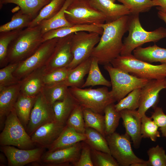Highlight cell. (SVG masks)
Wrapping results in <instances>:
<instances>
[{
	"instance_id": "cell-50",
	"label": "cell",
	"mask_w": 166,
	"mask_h": 166,
	"mask_svg": "<svg viewBox=\"0 0 166 166\" xmlns=\"http://www.w3.org/2000/svg\"><path fill=\"white\" fill-rule=\"evenodd\" d=\"M157 14L159 18L166 24V14L158 11Z\"/></svg>"
},
{
	"instance_id": "cell-30",
	"label": "cell",
	"mask_w": 166,
	"mask_h": 166,
	"mask_svg": "<svg viewBox=\"0 0 166 166\" xmlns=\"http://www.w3.org/2000/svg\"><path fill=\"white\" fill-rule=\"evenodd\" d=\"M69 91V87L64 81L45 85L41 93L46 101L52 105L64 99Z\"/></svg>"
},
{
	"instance_id": "cell-31",
	"label": "cell",
	"mask_w": 166,
	"mask_h": 166,
	"mask_svg": "<svg viewBox=\"0 0 166 166\" xmlns=\"http://www.w3.org/2000/svg\"><path fill=\"white\" fill-rule=\"evenodd\" d=\"M90 67L86 81L81 88L89 86H94L102 85L107 87L111 86V81L107 80L103 76L100 69L97 60L92 57Z\"/></svg>"
},
{
	"instance_id": "cell-38",
	"label": "cell",
	"mask_w": 166,
	"mask_h": 166,
	"mask_svg": "<svg viewBox=\"0 0 166 166\" xmlns=\"http://www.w3.org/2000/svg\"><path fill=\"white\" fill-rule=\"evenodd\" d=\"M159 127L152 118L145 114L141 117V133L142 138H148L155 142L160 136Z\"/></svg>"
},
{
	"instance_id": "cell-6",
	"label": "cell",
	"mask_w": 166,
	"mask_h": 166,
	"mask_svg": "<svg viewBox=\"0 0 166 166\" xmlns=\"http://www.w3.org/2000/svg\"><path fill=\"white\" fill-rule=\"evenodd\" d=\"M0 145L13 146L23 149L34 148L35 144L19 119L14 108L6 117L0 134Z\"/></svg>"
},
{
	"instance_id": "cell-9",
	"label": "cell",
	"mask_w": 166,
	"mask_h": 166,
	"mask_svg": "<svg viewBox=\"0 0 166 166\" xmlns=\"http://www.w3.org/2000/svg\"><path fill=\"white\" fill-rule=\"evenodd\" d=\"M105 138L111 155L120 166H131L138 163L148 164V161L139 158L134 154L131 146V138L126 132L121 135L115 132L106 136Z\"/></svg>"
},
{
	"instance_id": "cell-44",
	"label": "cell",
	"mask_w": 166,
	"mask_h": 166,
	"mask_svg": "<svg viewBox=\"0 0 166 166\" xmlns=\"http://www.w3.org/2000/svg\"><path fill=\"white\" fill-rule=\"evenodd\" d=\"M91 155L93 166H120L110 154L91 148Z\"/></svg>"
},
{
	"instance_id": "cell-16",
	"label": "cell",
	"mask_w": 166,
	"mask_h": 166,
	"mask_svg": "<svg viewBox=\"0 0 166 166\" xmlns=\"http://www.w3.org/2000/svg\"><path fill=\"white\" fill-rule=\"evenodd\" d=\"M166 78L149 80L141 88L140 105L137 110L141 117L150 108L155 109L159 101V93L165 89Z\"/></svg>"
},
{
	"instance_id": "cell-5",
	"label": "cell",
	"mask_w": 166,
	"mask_h": 166,
	"mask_svg": "<svg viewBox=\"0 0 166 166\" xmlns=\"http://www.w3.org/2000/svg\"><path fill=\"white\" fill-rule=\"evenodd\" d=\"M69 90L83 109H89L102 114L108 105L116 101L105 86L96 89L70 87Z\"/></svg>"
},
{
	"instance_id": "cell-28",
	"label": "cell",
	"mask_w": 166,
	"mask_h": 166,
	"mask_svg": "<svg viewBox=\"0 0 166 166\" xmlns=\"http://www.w3.org/2000/svg\"><path fill=\"white\" fill-rule=\"evenodd\" d=\"M51 0H0V8L8 3L17 5L23 13L29 14L35 18L41 10Z\"/></svg>"
},
{
	"instance_id": "cell-46",
	"label": "cell",
	"mask_w": 166,
	"mask_h": 166,
	"mask_svg": "<svg viewBox=\"0 0 166 166\" xmlns=\"http://www.w3.org/2000/svg\"><path fill=\"white\" fill-rule=\"evenodd\" d=\"M91 148L84 141H81V148L79 158L72 164L73 166H93L91 155Z\"/></svg>"
},
{
	"instance_id": "cell-41",
	"label": "cell",
	"mask_w": 166,
	"mask_h": 166,
	"mask_svg": "<svg viewBox=\"0 0 166 166\" xmlns=\"http://www.w3.org/2000/svg\"><path fill=\"white\" fill-rule=\"evenodd\" d=\"M127 7L130 14H139L149 11L155 6L152 0H117Z\"/></svg>"
},
{
	"instance_id": "cell-45",
	"label": "cell",
	"mask_w": 166,
	"mask_h": 166,
	"mask_svg": "<svg viewBox=\"0 0 166 166\" xmlns=\"http://www.w3.org/2000/svg\"><path fill=\"white\" fill-rule=\"evenodd\" d=\"M69 70L66 67L45 73L44 76L45 84H50L64 81L67 77Z\"/></svg>"
},
{
	"instance_id": "cell-19",
	"label": "cell",
	"mask_w": 166,
	"mask_h": 166,
	"mask_svg": "<svg viewBox=\"0 0 166 166\" xmlns=\"http://www.w3.org/2000/svg\"><path fill=\"white\" fill-rule=\"evenodd\" d=\"M120 112L125 132L130 137L134 148H139L142 138L141 117L135 110L124 109Z\"/></svg>"
},
{
	"instance_id": "cell-13",
	"label": "cell",
	"mask_w": 166,
	"mask_h": 166,
	"mask_svg": "<svg viewBox=\"0 0 166 166\" xmlns=\"http://www.w3.org/2000/svg\"><path fill=\"white\" fill-rule=\"evenodd\" d=\"M54 120L52 105L46 101L41 92L37 95L31 110L26 132L31 136L39 127Z\"/></svg>"
},
{
	"instance_id": "cell-1",
	"label": "cell",
	"mask_w": 166,
	"mask_h": 166,
	"mask_svg": "<svg viewBox=\"0 0 166 166\" xmlns=\"http://www.w3.org/2000/svg\"><path fill=\"white\" fill-rule=\"evenodd\" d=\"M128 15L112 22L96 24L103 31L100 41L93 49L91 57L96 58L99 64L105 65L120 55L123 37L128 31Z\"/></svg>"
},
{
	"instance_id": "cell-11",
	"label": "cell",
	"mask_w": 166,
	"mask_h": 166,
	"mask_svg": "<svg viewBox=\"0 0 166 166\" xmlns=\"http://www.w3.org/2000/svg\"><path fill=\"white\" fill-rule=\"evenodd\" d=\"M100 35L96 32L81 31L74 34L71 40L72 61L67 67L72 69L91 57L93 50L99 42Z\"/></svg>"
},
{
	"instance_id": "cell-52",
	"label": "cell",
	"mask_w": 166,
	"mask_h": 166,
	"mask_svg": "<svg viewBox=\"0 0 166 166\" xmlns=\"http://www.w3.org/2000/svg\"><path fill=\"white\" fill-rule=\"evenodd\" d=\"M165 89H166V87H165Z\"/></svg>"
},
{
	"instance_id": "cell-21",
	"label": "cell",
	"mask_w": 166,
	"mask_h": 166,
	"mask_svg": "<svg viewBox=\"0 0 166 166\" xmlns=\"http://www.w3.org/2000/svg\"><path fill=\"white\" fill-rule=\"evenodd\" d=\"M45 68V66L34 71L21 80L20 93L34 97L41 92L45 85L44 81Z\"/></svg>"
},
{
	"instance_id": "cell-25",
	"label": "cell",
	"mask_w": 166,
	"mask_h": 166,
	"mask_svg": "<svg viewBox=\"0 0 166 166\" xmlns=\"http://www.w3.org/2000/svg\"><path fill=\"white\" fill-rule=\"evenodd\" d=\"M77 105L69 90L63 99L56 101L52 105L55 120L60 124L66 125L69 116Z\"/></svg>"
},
{
	"instance_id": "cell-40",
	"label": "cell",
	"mask_w": 166,
	"mask_h": 166,
	"mask_svg": "<svg viewBox=\"0 0 166 166\" xmlns=\"http://www.w3.org/2000/svg\"><path fill=\"white\" fill-rule=\"evenodd\" d=\"M22 30H15L0 32L1 66L5 64L6 65V59L9 45L12 41L17 37Z\"/></svg>"
},
{
	"instance_id": "cell-47",
	"label": "cell",
	"mask_w": 166,
	"mask_h": 166,
	"mask_svg": "<svg viewBox=\"0 0 166 166\" xmlns=\"http://www.w3.org/2000/svg\"><path fill=\"white\" fill-rule=\"evenodd\" d=\"M151 117L159 128L162 136L166 138V114L161 108L156 107Z\"/></svg>"
},
{
	"instance_id": "cell-29",
	"label": "cell",
	"mask_w": 166,
	"mask_h": 166,
	"mask_svg": "<svg viewBox=\"0 0 166 166\" xmlns=\"http://www.w3.org/2000/svg\"><path fill=\"white\" fill-rule=\"evenodd\" d=\"M73 0H66L60 10L51 18L43 20L39 24L43 34L46 32L59 28L70 26V23L66 19L65 12Z\"/></svg>"
},
{
	"instance_id": "cell-34",
	"label": "cell",
	"mask_w": 166,
	"mask_h": 166,
	"mask_svg": "<svg viewBox=\"0 0 166 166\" xmlns=\"http://www.w3.org/2000/svg\"><path fill=\"white\" fill-rule=\"evenodd\" d=\"M66 0H51L40 11L38 16L31 22L28 27L39 24L43 20L50 19L55 15L61 9Z\"/></svg>"
},
{
	"instance_id": "cell-7",
	"label": "cell",
	"mask_w": 166,
	"mask_h": 166,
	"mask_svg": "<svg viewBox=\"0 0 166 166\" xmlns=\"http://www.w3.org/2000/svg\"><path fill=\"white\" fill-rule=\"evenodd\" d=\"M104 68L108 73L111 79V94L118 102L133 90L142 88L150 80L130 75L113 67L110 63L104 65Z\"/></svg>"
},
{
	"instance_id": "cell-48",
	"label": "cell",
	"mask_w": 166,
	"mask_h": 166,
	"mask_svg": "<svg viewBox=\"0 0 166 166\" xmlns=\"http://www.w3.org/2000/svg\"><path fill=\"white\" fill-rule=\"evenodd\" d=\"M158 11L166 14V0H152Z\"/></svg>"
},
{
	"instance_id": "cell-14",
	"label": "cell",
	"mask_w": 166,
	"mask_h": 166,
	"mask_svg": "<svg viewBox=\"0 0 166 166\" xmlns=\"http://www.w3.org/2000/svg\"><path fill=\"white\" fill-rule=\"evenodd\" d=\"M1 146V151L6 157L9 166H23L30 163L38 165L45 149L39 147L23 149L10 145Z\"/></svg>"
},
{
	"instance_id": "cell-18",
	"label": "cell",
	"mask_w": 166,
	"mask_h": 166,
	"mask_svg": "<svg viewBox=\"0 0 166 166\" xmlns=\"http://www.w3.org/2000/svg\"><path fill=\"white\" fill-rule=\"evenodd\" d=\"M21 80L18 83L0 87V125L2 130L6 117L14 106L20 93Z\"/></svg>"
},
{
	"instance_id": "cell-39",
	"label": "cell",
	"mask_w": 166,
	"mask_h": 166,
	"mask_svg": "<svg viewBox=\"0 0 166 166\" xmlns=\"http://www.w3.org/2000/svg\"><path fill=\"white\" fill-rule=\"evenodd\" d=\"M66 125L78 133L85 134L86 128L83 109L80 105H77L72 111L66 122Z\"/></svg>"
},
{
	"instance_id": "cell-49",
	"label": "cell",
	"mask_w": 166,
	"mask_h": 166,
	"mask_svg": "<svg viewBox=\"0 0 166 166\" xmlns=\"http://www.w3.org/2000/svg\"><path fill=\"white\" fill-rule=\"evenodd\" d=\"M2 152L0 153V165L1 166H5L7 158L5 155Z\"/></svg>"
},
{
	"instance_id": "cell-8",
	"label": "cell",
	"mask_w": 166,
	"mask_h": 166,
	"mask_svg": "<svg viewBox=\"0 0 166 166\" xmlns=\"http://www.w3.org/2000/svg\"><path fill=\"white\" fill-rule=\"evenodd\" d=\"M67 20L73 25L103 24L106 17L89 0H73L65 12Z\"/></svg>"
},
{
	"instance_id": "cell-35",
	"label": "cell",
	"mask_w": 166,
	"mask_h": 166,
	"mask_svg": "<svg viewBox=\"0 0 166 166\" xmlns=\"http://www.w3.org/2000/svg\"><path fill=\"white\" fill-rule=\"evenodd\" d=\"M83 109L85 128H93L105 137L104 116L89 109Z\"/></svg>"
},
{
	"instance_id": "cell-15",
	"label": "cell",
	"mask_w": 166,
	"mask_h": 166,
	"mask_svg": "<svg viewBox=\"0 0 166 166\" xmlns=\"http://www.w3.org/2000/svg\"><path fill=\"white\" fill-rule=\"evenodd\" d=\"M74 34L59 38L54 50L45 65V72L67 67L73 58L71 40Z\"/></svg>"
},
{
	"instance_id": "cell-4",
	"label": "cell",
	"mask_w": 166,
	"mask_h": 166,
	"mask_svg": "<svg viewBox=\"0 0 166 166\" xmlns=\"http://www.w3.org/2000/svg\"><path fill=\"white\" fill-rule=\"evenodd\" d=\"M110 64L140 78L148 80L166 78V64L153 65L137 58L132 54L120 55Z\"/></svg>"
},
{
	"instance_id": "cell-3",
	"label": "cell",
	"mask_w": 166,
	"mask_h": 166,
	"mask_svg": "<svg viewBox=\"0 0 166 166\" xmlns=\"http://www.w3.org/2000/svg\"><path fill=\"white\" fill-rule=\"evenodd\" d=\"M128 36L123 42V46L120 55L132 54L133 51L142 45L150 42H156L166 38V28L161 27L155 30L148 31L142 27L139 14L128 15Z\"/></svg>"
},
{
	"instance_id": "cell-26",
	"label": "cell",
	"mask_w": 166,
	"mask_h": 166,
	"mask_svg": "<svg viewBox=\"0 0 166 166\" xmlns=\"http://www.w3.org/2000/svg\"><path fill=\"white\" fill-rule=\"evenodd\" d=\"M37 96H29L20 93L14 106L17 116L26 129Z\"/></svg>"
},
{
	"instance_id": "cell-17",
	"label": "cell",
	"mask_w": 166,
	"mask_h": 166,
	"mask_svg": "<svg viewBox=\"0 0 166 166\" xmlns=\"http://www.w3.org/2000/svg\"><path fill=\"white\" fill-rule=\"evenodd\" d=\"M66 125L54 120L39 127L30 136L35 145L48 148L59 136Z\"/></svg>"
},
{
	"instance_id": "cell-43",
	"label": "cell",
	"mask_w": 166,
	"mask_h": 166,
	"mask_svg": "<svg viewBox=\"0 0 166 166\" xmlns=\"http://www.w3.org/2000/svg\"><path fill=\"white\" fill-rule=\"evenodd\" d=\"M149 166H166V154L162 147L157 145L148 150Z\"/></svg>"
},
{
	"instance_id": "cell-37",
	"label": "cell",
	"mask_w": 166,
	"mask_h": 166,
	"mask_svg": "<svg viewBox=\"0 0 166 166\" xmlns=\"http://www.w3.org/2000/svg\"><path fill=\"white\" fill-rule=\"evenodd\" d=\"M141 88L136 89L129 93L127 96L115 105L116 110L120 112L124 109L135 110L139 107Z\"/></svg>"
},
{
	"instance_id": "cell-24",
	"label": "cell",
	"mask_w": 166,
	"mask_h": 166,
	"mask_svg": "<svg viewBox=\"0 0 166 166\" xmlns=\"http://www.w3.org/2000/svg\"><path fill=\"white\" fill-rule=\"evenodd\" d=\"M133 55L137 58L151 63L160 62L166 64V49L161 48L156 44L143 48L140 46L133 51Z\"/></svg>"
},
{
	"instance_id": "cell-27",
	"label": "cell",
	"mask_w": 166,
	"mask_h": 166,
	"mask_svg": "<svg viewBox=\"0 0 166 166\" xmlns=\"http://www.w3.org/2000/svg\"><path fill=\"white\" fill-rule=\"evenodd\" d=\"M92 57L80 63L73 68L69 69L66 80L64 81L69 87L81 88L84 83V78L88 73Z\"/></svg>"
},
{
	"instance_id": "cell-36",
	"label": "cell",
	"mask_w": 166,
	"mask_h": 166,
	"mask_svg": "<svg viewBox=\"0 0 166 166\" xmlns=\"http://www.w3.org/2000/svg\"><path fill=\"white\" fill-rule=\"evenodd\" d=\"M104 113L105 132L106 136L115 132L121 117L120 112L116 110L114 103L110 104L105 107Z\"/></svg>"
},
{
	"instance_id": "cell-51",
	"label": "cell",
	"mask_w": 166,
	"mask_h": 166,
	"mask_svg": "<svg viewBox=\"0 0 166 166\" xmlns=\"http://www.w3.org/2000/svg\"><path fill=\"white\" fill-rule=\"evenodd\" d=\"M113 2H115V1L116 0H111Z\"/></svg>"
},
{
	"instance_id": "cell-33",
	"label": "cell",
	"mask_w": 166,
	"mask_h": 166,
	"mask_svg": "<svg viewBox=\"0 0 166 166\" xmlns=\"http://www.w3.org/2000/svg\"><path fill=\"white\" fill-rule=\"evenodd\" d=\"M85 134L86 139L84 141L92 149L110 154L105 137L95 129L86 128Z\"/></svg>"
},
{
	"instance_id": "cell-20",
	"label": "cell",
	"mask_w": 166,
	"mask_h": 166,
	"mask_svg": "<svg viewBox=\"0 0 166 166\" xmlns=\"http://www.w3.org/2000/svg\"><path fill=\"white\" fill-rule=\"evenodd\" d=\"M91 4L105 17V23L114 22L130 12L124 5L115 3L111 0H89Z\"/></svg>"
},
{
	"instance_id": "cell-2",
	"label": "cell",
	"mask_w": 166,
	"mask_h": 166,
	"mask_svg": "<svg viewBox=\"0 0 166 166\" xmlns=\"http://www.w3.org/2000/svg\"><path fill=\"white\" fill-rule=\"evenodd\" d=\"M43 35L39 25L22 30L9 45L6 65L20 63L33 54L43 42Z\"/></svg>"
},
{
	"instance_id": "cell-12",
	"label": "cell",
	"mask_w": 166,
	"mask_h": 166,
	"mask_svg": "<svg viewBox=\"0 0 166 166\" xmlns=\"http://www.w3.org/2000/svg\"><path fill=\"white\" fill-rule=\"evenodd\" d=\"M81 141L70 147L42 154L38 165L45 166H71L78 160L81 153Z\"/></svg>"
},
{
	"instance_id": "cell-10",
	"label": "cell",
	"mask_w": 166,
	"mask_h": 166,
	"mask_svg": "<svg viewBox=\"0 0 166 166\" xmlns=\"http://www.w3.org/2000/svg\"><path fill=\"white\" fill-rule=\"evenodd\" d=\"M59 38H55L43 42L38 50L29 57L20 62L13 73L21 80L29 73L45 66L51 57Z\"/></svg>"
},
{
	"instance_id": "cell-32",
	"label": "cell",
	"mask_w": 166,
	"mask_h": 166,
	"mask_svg": "<svg viewBox=\"0 0 166 166\" xmlns=\"http://www.w3.org/2000/svg\"><path fill=\"white\" fill-rule=\"evenodd\" d=\"M34 19L20 10L13 15L10 21L0 26V32L23 30L28 27Z\"/></svg>"
},
{
	"instance_id": "cell-23",
	"label": "cell",
	"mask_w": 166,
	"mask_h": 166,
	"mask_svg": "<svg viewBox=\"0 0 166 166\" xmlns=\"http://www.w3.org/2000/svg\"><path fill=\"white\" fill-rule=\"evenodd\" d=\"M85 134L76 132L67 125L63 130L53 143L48 148L49 151H52L72 146L86 139Z\"/></svg>"
},
{
	"instance_id": "cell-22",
	"label": "cell",
	"mask_w": 166,
	"mask_h": 166,
	"mask_svg": "<svg viewBox=\"0 0 166 166\" xmlns=\"http://www.w3.org/2000/svg\"><path fill=\"white\" fill-rule=\"evenodd\" d=\"M84 31L94 32L101 35L103 29L95 25H73L49 30L43 34V42L55 38H61L77 32Z\"/></svg>"
},
{
	"instance_id": "cell-42",
	"label": "cell",
	"mask_w": 166,
	"mask_h": 166,
	"mask_svg": "<svg viewBox=\"0 0 166 166\" xmlns=\"http://www.w3.org/2000/svg\"><path fill=\"white\" fill-rule=\"evenodd\" d=\"M19 63H10L0 69V87L14 85L20 81L13 75Z\"/></svg>"
}]
</instances>
